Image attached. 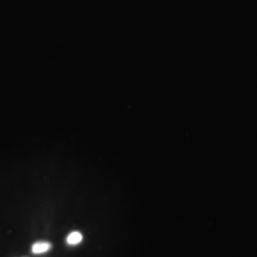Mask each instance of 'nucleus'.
<instances>
[{
    "label": "nucleus",
    "instance_id": "obj_1",
    "mask_svg": "<svg viewBox=\"0 0 257 257\" xmlns=\"http://www.w3.org/2000/svg\"><path fill=\"white\" fill-rule=\"evenodd\" d=\"M51 248V244L47 242H40L35 243L34 246H32V252L34 253H43L48 251Z\"/></svg>",
    "mask_w": 257,
    "mask_h": 257
},
{
    "label": "nucleus",
    "instance_id": "obj_2",
    "mask_svg": "<svg viewBox=\"0 0 257 257\" xmlns=\"http://www.w3.org/2000/svg\"><path fill=\"white\" fill-rule=\"evenodd\" d=\"M82 240V234L78 232V231H74L68 236L67 238V243L70 244V245H75V244H79Z\"/></svg>",
    "mask_w": 257,
    "mask_h": 257
}]
</instances>
